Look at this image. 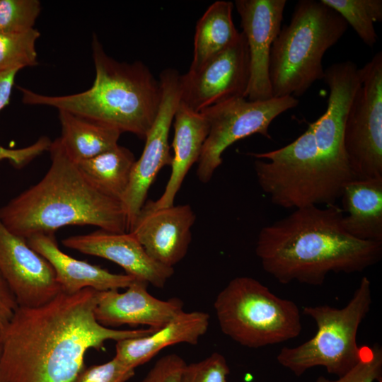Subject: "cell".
<instances>
[{
  "instance_id": "5bb4252c",
  "label": "cell",
  "mask_w": 382,
  "mask_h": 382,
  "mask_svg": "<svg viewBox=\"0 0 382 382\" xmlns=\"http://www.w3.org/2000/svg\"><path fill=\"white\" fill-rule=\"evenodd\" d=\"M359 68L351 61L332 64L324 71L323 80L330 90L325 112L311 123L317 148L334 169L354 179L343 146L345 120L359 86Z\"/></svg>"
},
{
  "instance_id": "4dcf8cb0",
  "label": "cell",
  "mask_w": 382,
  "mask_h": 382,
  "mask_svg": "<svg viewBox=\"0 0 382 382\" xmlns=\"http://www.w3.org/2000/svg\"><path fill=\"white\" fill-rule=\"evenodd\" d=\"M134 370L114 357L104 364L84 366L71 382H127Z\"/></svg>"
},
{
  "instance_id": "3957f363",
  "label": "cell",
  "mask_w": 382,
  "mask_h": 382,
  "mask_svg": "<svg viewBox=\"0 0 382 382\" xmlns=\"http://www.w3.org/2000/svg\"><path fill=\"white\" fill-rule=\"evenodd\" d=\"M48 151L51 165L44 177L0 207L5 227L25 239L70 225L128 232L121 202L103 194L84 178L59 138Z\"/></svg>"
},
{
  "instance_id": "4fadbf2b",
  "label": "cell",
  "mask_w": 382,
  "mask_h": 382,
  "mask_svg": "<svg viewBox=\"0 0 382 382\" xmlns=\"http://www.w3.org/2000/svg\"><path fill=\"white\" fill-rule=\"evenodd\" d=\"M0 272L20 307L42 306L61 292L50 262L26 239L9 231L1 219Z\"/></svg>"
},
{
  "instance_id": "d4e9b609",
  "label": "cell",
  "mask_w": 382,
  "mask_h": 382,
  "mask_svg": "<svg viewBox=\"0 0 382 382\" xmlns=\"http://www.w3.org/2000/svg\"><path fill=\"white\" fill-rule=\"evenodd\" d=\"M132 152L119 144L91 158L76 162L84 178L103 194L121 202L135 162Z\"/></svg>"
},
{
  "instance_id": "ac0fdd59",
  "label": "cell",
  "mask_w": 382,
  "mask_h": 382,
  "mask_svg": "<svg viewBox=\"0 0 382 382\" xmlns=\"http://www.w3.org/2000/svg\"><path fill=\"white\" fill-rule=\"evenodd\" d=\"M62 244L81 253L115 262L126 274L163 289L174 274V268L154 260L130 232L115 233L100 229L64 238Z\"/></svg>"
},
{
  "instance_id": "e0dca14e",
  "label": "cell",
  "mask_w": 382,
  "mask_h": 382,
  "mask_svg": "<svg viewBox=\"0 0 382 382\" xmlns=\"http://www.w3.org/2000/svg\"><path fill=\"white\" fill-rule=\"evenodd\" d=\"M148 285L136 279L124 292L99 291L94 310L97 321L110 328L128 325H146L157 330L183 311L180 299H157L148 291Z\"/></svg>"
},
{
  "instance_id": "484cf974",
  "label": "cell",
  "mask_w": 382,
  "mask_h": 382,
  "mask_svg": "<svg viewBox=\"0 0 382 382\" xmlns=\"http://www.w3.org/2000/svg\"><path fill=\"white\" fill-rule=\"evenodd\" d=\"M350 25L362 42L373 47L377 41L374 23L382 20L381 0H320Z\"/></svg>"
},
{
  "instance_id": "7c38bea8",
  "label": "cell",
  "mask_w": 382,
  "mask_h": 382,
  "mask_svg": "<svg viewBox=\"0 0 382 382\" xmlns=\"http://www.w3.org/2000/svg\"><path fill=\"white\" fill-rule=\"evenodd\" d=\"M250 76L248 47L240 32L231 45L197 70L180 75V103L200 112L224 101L245 98Z\"/></svg>"
},
{
  "instance_id": "277c9868",
  "label": "cell",
  "mask_w": 382,
  "mask_h": 382,
  "mask_svg": "<svg viewBox=\"0 0 382 382\" xmlns=\"http://www.w3.org/2000/svg\"><path fill=\"white\" fill-rule=\"evenodd\" d=\"M91 45L96 78L88 89L70 95L46 96L17 86L22 101L66 111L144 140L160 108V81L141 62H120L108 55L95 34Z\"/></svg>"
},
{
  "instance_id": "4316f807",
  "label": "cell",
  "mask_w": 382,
  "mask_h": 382,
  "mask_svg": "<svg viewBox=\"0 0 382 382\" xmlns=\"http://www.w3.org/2000/svg\"><path fill=\"white\" fill-rule=\"evenodd\" d=\"M40 35L35 28L16 33L0 32V71L37 65L35 42Z\"/></svg>"
},
{
  "instance_id": "9c48e42d",
  "label": "cell",
  "mask_w": 382,
  "mask_h": 382,
  "mask_svg": "<svg viewBox=\"0 0 382 382\" xmlns=\"http://www.w3.org/2000/svg\"><path fill=\"white\" fill-rule=\"evenodd\" d=\"M298 103L293 96L256 101L236 98L201 111L208 122L209 133L197 161L199 180L210 181L222 163L224 151L234 142L255 134L271 139L268 129L272 121Z\"/></svg>"
},
{
  "instance_id": "d590c367",
  "label": "cell",
  "mask_w": 382,
  "mask_h": 382,
  "mask_svg": "<svg viewBox=\"0 0 382 382\" xmlns=\"http://www.w3.org/2000/svg\"><path fill=\"white\" fill-rule=\"evenodd\" d=\"M0 352H1V350H0Z\"/></svg>"
},
{
  "instance_id": "5b68a950",
  "label": "cell",
  "mask_w": 382,
  "mask_h": 382,
  "mask_svg": "<svg viewBox=\"0 0 382 382\" xmlns=\"http://www.w3.org/2000/svg\"><path fill=\"white\" fill-rule=\"evenodd\" d=\"M348 24L320 0H300L291 21L274 40L269 76L273 98L299 97L324 77L323 57L346 33Z\"/></svg>"
},
{
  "instance_id": "cb8c5ba5",
  "label": "cell",
  "mask_w": 382,
  "mask_h": 382,
  "mask_svg": "<svg viewBox=\"0 0 382 382\" xmlns=\"http://www.w3.org/2000/svg\"><path fill=\"white\" fill-rule=\"evenodd\" d=\"M233 3L216 1L197 23L193 57L189 71H195L208 59L231 45L239 35L233 21Z\"/></svg>"
},
{
  "instance_id": "d6a6232c",
  "label": "cell",
  "mask_w": 382,
  "mask_h": 382,
  "mask_svg": "<svg viewBox=\"0 0 382 382\" xmlns=\"http://www.w3.org/2000/svg\"><path fill=\"white\" fill-rule=\"evenodd\" d=\"M51 142L48 138L42 137L34 144L24 149L9 150L0 146V161L8 159L16 168H21L42 152L48 150Z\"/></svg>"
},
{
  "instance_id": "e575fe53",
  "label": "cell",
  "mask_w": 382,
  "mask_h": 382,
  "mask_svg": "<svg viewBox=\"0 0 382 382\" xmlns=\"http://www.w3.org/2000/svg\"><path fill=\"white\" fill-rule=\"evenodd\" d=\"M19 69L0 71V111L9 104L11 91Z\"/></svg>"
},
{
  "instance_id": "ffe728a7",
  "label": "cell",
  "mask_w": 382,
  "mask_h": 382,
  "mask_svg": "<svg viewBox=\"0 0 382 382\" xmlns=\"http://www.w3.org/2000/svg\"><path fill=\"white\" fill-rule=\"evenodd\" d=\"M209 320L206 312L183 311L149 335L116 342L115 357L135 369L167 347L180 343L197 345L207 332Z\"/></svg>"
},
{
  "instance_id": "8992f818",
  "label": "cell",
  "mask_w": 382,
  "mask_h": 382,
  "mask_svg": "<svg viewBox=\"0 0 382 382\" xmlns=\"http://www.w3.org/2000/svg\"><path fill=\"white\" fill-rule=\"evenodd\" d=\"M260 187L284 209L335 204L352 180L331 167L319 152L313 128L280 149L250 153Z\"/></svg>"
},
{
  "instance_id": "603a6c76",
  "label": "cell",
  "mask_w": 382,
  "mask_h": 382,
  "mask_svg": "<svg viewBox=\"0 0 382 382\" xmlns=\"http://www.w3.org/2000/svg\"><path fill=\"white\" fill-rule=\"evenodd\" d=\"M60 141L75 162L91 158L118 145V129L71 112L58 110Z\"/></svg>"
},
{
  "instance_id": "1f68e13d",
  "label": "cell",
  "mask_w": 382,
  "mask_h": 382,
  "mask_svg": "<svg viewBox=\"0 0 382 382\" xmlns=\"http://www.w3.org/2000/svg\"><path fill=\"white\" fill-rule=\"evenodd\" d=\"M185 360L177 354L161 357L139 382H180Z\"/></svg>"
},
{
  "instance_id": "30bf717a",
  "label": "cell",
  "mask_w": 382,
  "mask_h": 382,
  "mask_svg": "<svg viewBox=\"0 0 382 382\" xmlns=\"http://www.w3.org/2000/svg\"><path fill=\"white\" fill-rule=\"evenodd\" d=\"M360 83L345 120L343 146L355 178L382 177V52L359 69Z\"/></svg>"
},
{
  "instance_id": "44dd1931",
  "label": "cell",
  "mask_w": 382,
  "mask_h": 382,
  "mask_svg": "<svg viewBox=\"0 0 382 382\" xmlns=\"http://www.w3.org/2000/svg\"><path fill=\"white\" fill-rule=\"evenodd\" d=\"M172 146L174 155L171 173L161 196L151 200L156 208L174 205L176 195L191 167L197 163L209 133V124L202 112L191 110L179 103L174 119Z\"/></svg>"
},
{
  "instance_id": "f1b7e54d",
  "label": "cell",
  "mask_w": 382,
  "mask_h": 382,
  "mask_svg": "<svg viewBox=\"0 0 382 382\" xmlns=\"http://www.w3.org/2000/svg\"><path fill=\"white\" fill-rule=\"evenodd\" d=\"M382 382V349L378 345L361 347L359 361L336 380L319 376L316 382Z\"/></svg>"
},
{
  "instance_id": "d6986e66",
  "label": "cell",
  "mask_w": 382,
  "mask_h": 382,
  "mask_svg": "<svg viewBox=\"0 0 382 382\" xmlns=\"http://www.w3.org/2000/svg\"><path fill=\"white\" fill-rule=\"evenodd\" d=\"M26 241L52 265L62 292L74 294L86 288L98 291L127 289L137 279L68 255L59 248L54 233H38Z\"/></svg>"
},
{
  "instance_id": "83f0119b",
  "label": "cell",
  "mask_w": 382,
  "mask_h": 382,
  "mask_svg": "<svg viewBox=\"0 0 382 382\" xmlns=\"http://www.w3.org/2000/svg\"><path fill=\"white\" fill-rule=\"evenodd\" d=\"M40 11L37 0H0V32L16 33L34 28Z\"/></svg>"
},
{
  "instance_id": "7402d4cb",
  "label": "cell",
  "mask_w": 382,
  "mask_h": 382,
  "mask_svg": "<svg viewBox=\"0 0 382 382\" xmlns=\"http://www.w3.org/2000/svg\"><path fill=\"white\" fill-rule=\"evenodd\" d=\"M341 198L345 230L359 240L382 242V177L352 180Z\"/></svg>"
},
{
  "instance_id": "7a4b0ae2",
  "label": "cell",
  "mask_w": 382,
  "mask_h": 382,
  "mask_svg": "<svg viewBox=\"0 0 382 382\" xmlns=\"http://www.w3.org/2000/svg\"><path fill=\"white\" fill-rule=\"evenodd\" d=\"M337 205L294 209L260 231L255 253L263 270L281 284L322 285L327 275L355 273L378 263L382 242L352 236Z\"/></svg>"
},
{
  "instance_id": "836d02e7",
  "label": "cell",
  "mask_w": 382,
  "mask_h": 382,
  "mask_svg": "<svg viewBox=\"0 0 382 382\" xmlns=\"http://www.w3.org/2000/svg\"><path fill=\"white\" fill-rule=\"evenodd\" d=\"M18 306L13 292L0 272V331L10 323Z\"/></svg>"
},
{
  "instance_id": "ba28073f",
  "label": "cell",
  "mask_w": 382,
  "mask_h": 382,
  "mask_svg": "<svg viewBox=\"0 0 382 382\" xmlns=\"http://www.w3.org/2000/svg\"><path fill=\"white\" fill-rule=\"evenodd\" d=\"M371 302V282L364 277L345 307H303V313L314 320L317 331L299 346L282 348L277 356V361L297 376L315 366H323L337 377L345 375L361 359L357 332Z\"/></svg>"
},
{
  "instance_id": "8fae6325",
  "label": "cell",
  "mask_w": 382,
  "mask_h": 382,
  "mask_svg": "<svg viewBox=\"0 0 382 382\" xmlns=\"http://www.w3.org/2000/svg\"><path fill=\"white\" fill-rule=\"evenodd\" d=\"M179 72L166 69L160 74L162 97L158 112L145 137V145L131 171L127 190L121 200L127 231L146 201L149 190L159 171L170 166L173 156L168 144L169 132L180 103Z\"/></svg>"
},
{
  "instance_id": "2e32d148",
  "label": "cell",
  "mask_w": 382,
  "mask_h": 382,
  "mask_svg": "<svg viewBox=\"0 0 382 382\" xmlns=\"http://www.w3.org/2000/svg\"><path fill=\"white\" fill-rule=\"evenodd\" d=\"M195 214L189 204L156 208L146 201L130 232L156 262L174 268L187 255Z\"/></svg>"
},
{
  "instance_id": "52a82bcc",
  "label": "cell",
  "mask_w": 382,
  "mask_h": 382,
  "mask_svg": "<svg viewBox=\"0 0 382 382\" xmlns=\"http://www.w3.org/2000/svg\"><path fill=\"white\" fill-rule=\"evenodd\" d=\"M214 308L221 332L249 348L288 341L302 330L300 311L294 301L277 296L248 276L232 279L217 294Z\"/></svg>"
},
{
  "instance_id": "6da1fadb",
  "label": "cell",
  "mask_w": 382,
  "mask_h": 382,
  "mask_svg": "<svg viewBox=\"0 0 382 382\" xmlns=\"http://www.w3.org/2000/svg\"><path fill=\"white\" fill-rule=\"evenodd\" d=\"M98 293L61 291L42 306H18L0 331V382H71L85 366L88 349L156 330L100 325L94 315Z\"/></svg>"
},
{
  "instance_id": "f546056e",
  "label": "cell",
  "mask_w": 382,
  "mask_h": 382,
  "mask_svg": "<svg viewBox=\"0 0 382 382\" xmlns=\"http://www.w3.org/2000/svg\"><path fill=\"white\" fill-rule=\"evenodd\" d=\"M229 374L226 358L216 352L202 360L186 364L180 382H227Z\"/></svg>"
},
{
  "instance_id": "9a60e30c",
  "label": "cell",
  "mask_w": 382,
  "mask_h": 382,
  "mask_svg": "<svg viewBox=\"0 0 382 382\" xmlns=\"http://www.w3.org/2000/svg\"><path fill=\"white\" fill-rule=\"evenodd\" d=\"M286 0H236L241 31L247 41L250 76L245 98L267 100L272 98L269 64L272 45L283 19Z\"/></svg>"
}]
</instances>
